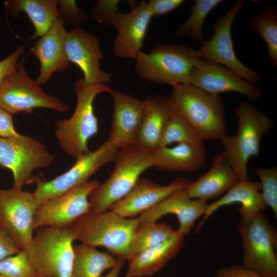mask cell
<instances>
[{
    "label": "cell",
    "instance_id": "6da1fadb",
    "mask_svg": "<svg viewBox=\"0 0 277 277\" xmlns=\"http://www.w3.org/2000/svg\"><path fill=\"white\" fill-rule=\"evenodd\" d=\"M171 110L182 118L203 142L226 134L224 108L221 97L190 84L172 87L168 96Z\"/></svg>",
    "mask_w": 277,
    "mask_h": 277
},
{
    "label": "cell",
    "instance_id": "7a4b0ae2",
    "mask_svg": "<svg viewBox=\"0 0 277 277\" xmlns=\"http://www.w3.org/2000/svg\"><path fill=\"white\" fill-rule=\"evenodd\" d=\"M76 105L68 119L58 120L55 123V135L63 150L75 158L90 152L88 143L98 133V119L94 112L93 103L100 94L109 93L108 85H90L82 78L74 84Z\"/></svg>",
    "mask_w": 277,
    "mask_h": 277
},
{
    "label": "cell",
    "instance_id": "3957f363",
    "mask_svg": "<svg viewBox=\"0 0 277 277\" xmlns=\"http://www.w3.org/2000/svg\"><path fill=\"white\" fill-rule=\"evenodd\" d=\"M153 150L135 145L119 149L109 177L89 195L90 213L106 211L133 188L141 174L153 167Z\"/></svg>",
    "mask_w": 277,
    "mask_h": 277
},
{
    "label": "cell",
    "instance_id": "277c9868",
    "mask_svg": "<svg viewBox=\"0 0 277 277\" xmlns=\"http://www.w3.org/2000/svg\"><path fill=\"white\" fill-rule=\"evenodd\" d=\"M238 131L234 135L225 134L220 139L226 160L236 172L239 181L249 180V160L259 155L261 140L272 128L271 120L249 103L244 101L234 110Z\"/></svg>",
    "mask_w": 277,
    "mask_h": 277
},
{
    "label": "cell",
    "instance_id": "5b68a950",
    "mask_svg": "<svg viewBox=\"0 0 277 277\" xmlns=\"http://www.w3.org/2000/svg\"><path fill=\"white\" fill-rule=\"evenodd\" d=\"M200 58L196 50L184 45L157 44L148 53L141 51L135 69L142 78L172 87L190 84L192 69Z\"/></svg>",
    "mask_w": 277,
    "mask_h": 277
},
{
    "label": "cell",
    "instance_id": "8992f818",
    "mask_svg": "<svg viewBox=\"0 0 277 277\" xmlns=\"http://www.w3.org/2000/svg\"><path fill=\"white\" fill-rule=\"evenodd\" d=\"M140 220L138 217L126 218L107 210L88 213L76 220L69 227L75 240L82 244L106 248L117 258L127 260L128 246Z\"/></svg>",
    "mask_w": 277,
    "mask_h": 277
},
{
    "label": "cell",
    "instance_id": "52a82bcc",
    "mask_svg": "<svg viewBox=\"0 0 277 277\" xmlns=\"http://www.w3.org/2000/svg\"><path fill=\"white\" fill-rule=\"evenodd\" d=\"M25 250L38 277H70L75 240L70 227L39 228Z\"/></svg>",
    "mask_w": 277,
    "mask_h": 277
},
{
    "label": "cell",
    "instance_id": "ba28073f",
    "mask_svg": "<svg viewBox=\"0 0 277 277\" xmlns=\"http://www.w3.org/2000/svg\"><path fill=\"white\" fill-rule=\"evenodd\" d=\"M237 228L242 242V266L260 277H277V233L267 216L260 212Z\"/></svg>",
    "mask_w": 277,
    "mask_h": 277
},
{
    "label": "cell",
    "instance_id": "9c48e42d",
    "mask_svg": "<svg viewBox=\"0 0 277 277\" xmlns=\"http://www.w3.org/2000/svg\"><path fill=\"white\" fill-rule=\"evenodd\" d=\"M54 160L47 147L36 138L19 133L0 137V166L11 171L15 188L22 189L34 182L33 171L49 167Z\"/></svg>",
    "mask_w": 277,
    "mask_h": 277
},
{
    "label": "cell",
    "instance_id": "30bf717a",
    "mask_svg": "<svg viewBox=\"0 0 277 277\" xmlns=\"http://www.w3.org/2000/svg\"><path fill=\"white\" fill-rule=\"evenodd\" d=\"M118 150L117 146L107 139L96 149L76 158L69 170L51 180L44 181L36 176V189L33 194L38 205L88 182L102 166L114 162Z\"/></svg>",
    "mask_w": 277,
    "mask_h": 277
},
{
    "label": "cell",
    "instance_id": "8fae6325",
    "mask_svg": "<svg viewBox=\"0 0 277 277\" xmlns=\"http://www.w3.org/2000/svg\"><path fill=\"white\" fill-rule=\"evenodd\" d=\"M0 107L12 114L32 113L36 108L60 113L69 109L68 105L46 93L36 80L29 77L22 62L4 80L0 87Z\"/></svg>",
    "mask_w": 277,
    "mask_h": 277
},
{
    "label": "cell",
    "instance_id": "7c38bea8",
    "mask_svg": "<svg viewBox=\"0 0 277 277\" xmlns=\"http://www.w3.org/2000/svg\"><path fill=\"white\" fill-rule=\"evenodd\" d=\"M244 3V1H238L217 19L213 26L212 37L205 41L196 52L200 59L223 65L245 80L254 84L260 81L262 76L239 61L231 36L232 24Z\"/></svg>",
    "mask_w": 277,
    "mask_h": 277
},
{
    "label": "cell",
    "instance_id": "4fadbf2b",
    "mask_svg": "<svg viewBox=\"0 0 277 277\" xmlns=\"http://www.w3.org/2000/svg\"><path fill=\"white\" fill-rule=\"evenodd\" d=\"M38 206L33 192L0 188V226L22 250L32 239Z\"/></svg>",
    "mask_w": 277,
    "mask_h": 277
},
{
    "label": "cell",
    "instance_id": "5bb4252c",
    "mask_svg": "<svg viewBox=\"0 0 277 277\" xmlns=\"http://www.w3.org/2000/svg\"><path fill=\"white\" fill-rule=\"evenodd\" d=\"M100 183H87L39 205L34 218V228L45 226L68 227L80 217L90 212L89 195Z\"/></svg>",
    "mask_w": 277,
    "mask_h": 277
},
{
    "label": "cell",
    "instance_id": "9a60e30c",
    "mask_svg": "<svg viewBox=\"0 0 277 277\" xmlns=\"http://www.w3.org/2000/svg\"><path fill=\"white\" fill-rule=\"evenodd\" d=\"M64 49L69 61L82 71L85 83L90 85H107L111 74L101 69L100 61L104 58L99 39L81 27L68 31Z\"/></svg>",
    "mask_w": 277,
    "mask_h": 277
},
{
    "label": "cell",
    "instance_id": "2e32d148",
    "mask_svg": "<svg viewBox=\"0 0 277 277\" xmlns=\"http://www.w3.org/2000/svg\"><path fill=\"white\" fill-rule=\"evenodd\" d=\"M190 84L212 95L236 92L253 101L262 95L256 86L245 80L230 69L201 59L197 61L192 70Z\"/></svg>",
    "mask_w": 277,
    "mask_h": 277
},
{
    "label": "cell",
    "instance_id": "e0dca14e",
    "mask_svg": "<svg viewBox=\"0 0 277 277\" xmlns=\"http://www.w3.org/2000/svg\"><path fill=\"white\" fill-rule=\"evenodd\" d=\"M131 10L120 12L115 28L117 33L113 43V53L120 58L135 60L141 49L152 17L147 2H131Z\"/></svg>",
    "mask_w": 277,
    "mask_h": 277
},
{
    "label": "cell",
    "instance_id": "ac0fdd59",
    "mask_svg": "<svg viewBox=\"0 0 277 277\" xmlns=\"http://www.w3.org/2000/svg\"><path fill=\"white\" fill-rule=\"evenodd\" d=\"M190 183L186 179L177 178L162 186L149 179L140 177L130 191L109 210L124 217L134 218L174 192L186 189Z\"/></svg>",
    "mask_w": 277,
    "mask_h": 277
},
{
    "label": "cell",
    "instance_id": "d6986e66",
    "mask_svg": "<svg viewBox=\"0 0 277 277\" xmlns=\"http://www.w3.org/2000/svg\"><path fill=\"white\" fill-rule=\"evenodd\" d=\"M109 93L113 100V111L108 139L118 149L136 145L144 101L112 88Z\"/></svg>",
    "mask_w": 277,
    "mask_h": 277
},
{
    "label": "cell",
    "instance_id": "ffe728a7",
    "mask_svg": "<svg viewBox=\"0 0 277 277\" xmlns=\"http://www.w3.org/2000/svg\"><path fill=\"white\" fill-rule=\"evenodd\" d=\"M64 24L58 18L31 49L40 63L39 73L36 81L41 85H45L54 73L66 70L69 65L64 49L68 31Z\"/></svg>",
    "mask_w": 277,
    "mask_h": 277
},
{
    "label": "cell",
    "instance_id": "44dd1931",
    "mask_svg": "<svg viewBox=\"0 0 277 277\" xmlns=\"http://www.w3.org/2000/svg\"><path fill=\"white\" fill-rule=\"evenodd\" d=\"M207 206L206 201L190 198L184 189L144 211L138 218L142 222H156L167 214H174L179 222L177 230L185 235L190 232L195 221L204 214Z\"/></svg>",
    "mask_w": 277,
    "mask_h": 277
},
{
    "label": "cell",
    "instance_id": "7402d4cb",
    "mask_svg": "<svg viewBox=\"0 0 277 277\" xmlns=\"http://www.w3.org/2000/svg\"><path fill=\"white\" fill-rule=\"evenodd\" d=\"M260 182L249 180L239 181L226 193L217 201L207 205L203 218L199 224V230L205 221L221 207L233 203H240L239 211L241 222H246L256 214L267 209V205L261 192Z\"/></svg>",
    "mask_w": 277,
    "mask_h": 277
},
{
    "label": "cell",
    "instance_id": "603a6c76",
    "mask_svg": "<svg viewBox=\"0 0 277 277\" xmlns=\"http://www.w3.org/2000/svg\"><path fill=\"white\" fill-rule=\"evenodd\" d=\"M184 235L177 230L162 243L128 258L126 277L151 276L160 271L181 250Z\"/></svg>",
    "mask_w": 277,
    "mask_h": 277
},
{
    "label": "cell",
    "instance_id": "cb8c5ba5",
    "mask_svg": "<svg viewBox=\"0 0 277 277\" xmlns=\"http://www.w3.org/2000/svg\"><path fill=\"white\" fill-rule=\"evenodd\" d=\"M238 181L236 172L222 152L214 159L211 168L190 182L185 190L190 198L207 201L226 192Z\"/></svg>",
    "mask_w": 277,
    "mask_h": 277
},
{
    "label": "cell",
    "instance_id": "d4e9b609",
    "mask_svg": "<svg viewBox=\"0 0 277 277\" xmlns=\"http://www.w3.org/2000/svg\"><path fill=\"white\" fill-rule=\"evenodd\" d=\"M154 166L164 171L192 172L205 163L203 143H182L173 147H159L153 150Z\"/></svg>",
    "mask_w": 277,
    "mask_h": 277
},
{
    "label": "cell",
    "instance_id": "484cf974",
    "mask_svg": "<svg viewBox=\"0 0 277 277\" xmlns=\"http://www.w3.org/2000/svg\"><path fill=\"white\" fill-rule=\"evenodd\" d=\"M144 101L136 145L154 150L159 147L163 128L171 112V109L168 96H150Z\"/></svg>",
    "mask_w": 277,
    "mask_h": 277
},
{
    "label": "cell",
    "instance_id": "4316f807",
    "mask_svg": "<svg viewBox=\"0 0 277 277\" xmlns=\"http://www.w3.org/2000/svg\"><path fill=\"white\" fill-rule=\"evenodd\" d=\"M6 11L17 17L24 12L32 22L35 31L29 37L32 40L44 35L58 18L57 0H8L4 2Z\"/></svg>",
    "mask_w": 277,
    "mask_h": 277
},
{
    "label": "cell",
    "instance_id": "83f0119b",
    "mask_svg": "<svg viewBox=\"0 0 277 277\" xmlns=\"http://www.w3.org/2000/svg\"><path fill=\"white\" fill-rule=\"evenodd\" d=\"M74 259L70 277H101L111 269L118 258L84 244L73 246Z\"/></svg>",
    "mask_w": 277,
    "mask_h": 277
},
{
    "label": "cell",
    "instance_id": "f1b7e54d",
    "mask_svg": "<svg viewBox=\"0 0 277 277\" xmlns=\"http://www.w3.org/2000/svg\"><path fill=\"white\" fill-rule=\"evenodd\" d=\"M175 231L165 223L140 221L129 244L127 260L132 254L162 243Z\"/></svg>",
    "mask_w": 277,
    "mask_h": 277
},
{
    "label": "cell",
    "instance_id": "f546056e",
    "mask_svg": "<svg viewBox=\"0 0 277 277\" xmlns=\"http://www.w3.org/2000/svg\"><path fill=\"white\" fill-rule=\"evenodd\" d=\"M251 29L266 43L269 59L277 67V9L275 6L266 7L249 22Z\"/></svg>",
    "mask_w": 277,
    "mask_h": 277
},
{
    "label": "cell",
    "instance_id": "4dcf8cb0",
    "mask_svg": "<svg viewBox=\"0 0 277 277\" xmlns=\"http://www.w3.org/2000/svg\"><path fill=\"white\" fill-rule=\"evenodd\" d=\"M222 0H196L191 7V13L187 19L176 31V36H188L202 44L205 40L203 26L208 15L223 3Z\"/></svg>",
    "mask_w": 277,
    "mask_h": 277
},
{
    "label": "cell",
    "instance_id": "1f68e13d",
    "mask_svg": "<svg viewBox=\"0 0 277 277\" xmlns=\"http://www.w3.org/2000/svg\"><path fill=\"white\" fill-rule=\"evenodd\" d=\"M182 143H198L203 142L186 122L171 110L163 128L158 148Z\"/></svg>",
    "mask_w": 277,
    "mask_h": 277
},
{
    "label": "cell",
    "instance_id": "d6a6232c",
    "mask_svg": "<svg viewBox=\"0 0 277 277\" xmlns=\"http://www.w3.org/2000/svg\"><path fill=\"white\" fill-rule=\"evenodd\" d=\"M0 274L5 277H38L24 249L0 261Z\"/></svg>",
    "mask_w": 277,
    "mask_h": 277
},
{
    "label": "cell",
    "instance_id": "836d02e7",
    "mask_svg": "<svg viewBox=\"0 0 277 277\" xmlns=\"http://www.w3.org/2000/svg\"><path fill=\"white\" fill-rule=\"evenodd\" d=\"M255 173L260 178L263 198L277 217V168H258Z\"/></svg>",
    "mask_w": 277,
    "mask_h": 277
},
{
    "label": "cell",
    "instance_id": "e575fe53",
    "mask_svg": "<svg viewBox=\"0 0 277 277\" xmlns=\"http://www.w3.org/2000/svg\"><path fill=\"white\" fill-rule=\"evenodd\" d=\"M118 0H100L92 10L93 19L102 25L115 28L120 11Z\"/></svg>",
    "mask_w": 277,
    "mask_h": 277
},
{
    "label": "cell",
    "instance_id": "d590c367",
    "mask_svg": "<svg viewBox=\"0 0 277 277\" xmlns=\"http://www.w3.org/2000/svg\"><path fill=\"white\" fill-rule=\"evenodd\" d=\"M58 18L64 23L80 25L87 21L88 16L85 12L74 0L58 1Z\"/></svg>",
    "mask_w": 277,
    "mask_h": 277
},
{
    "label": "cell",
    "instance_id": "8d00e7d4",
    "mask_svg": "<svg viewBox=\"0 0 277 277\" xmlns=\"http://www.w3.org/2000/svg\"><path fill=\"white\" fill-rule=\"evenodd\" d=\"M184 3L183 0H150L148 7L152 17L167 14Z\"/></svg>",
    "mask_w": 277,
    "mask_h": 277
},
{
    "label": "cell",
    "instance_id": "74e56055",
    "mask_svg": "<svg viewBox=\"0 0 277 277\" xmlns=\"http://www.w3.org/2000/svg\"><path fill=\"white\" fill-rule=\"evenodd\" d=\"M24 49V45H19L10 55L0 61V87L5 78L15 69L18 60Z\"/></svg>",
    "mask_w": 277,
    "mask_h": 277
},
{
    "label": "cell",
    "instance_id": "f35d334b",
    "mask_svg": "<svg viewBox=\"0 0 277 277\" xmlns=\"http://www.w3.org/2000/svg\"><path fill=\"white\" fill-rule=\"evenodd\" d=\"M22 249L0 226V261L19 253Z\"/></svg>",
    "mask_w": 277,
    "mask_h": 277
},
{
    "label": "cell",
    "instance_id": "ab89813d",
    "mask_svg": "<svg viewBox=\"0 0 277 277\" xmlns=\"http://www.w3.org/2000/svg\"><path fill=\"white\" fill-rule=\"evenodd\" d=\"M18 134L14 126L12 114L0 107V137H7Z\"/></svg>",
    "mask_w": 277,
    "mask_h": 277
},
{
    "label": "cell",
    "instance_id": "60d3db41",
    "mask_svg": "<svg viewBox=\"0 0 277 277\" xmlns=\"http://www.w3.org/2000/svg\"><path fill=\"white\" fill-rule=\"evenodd\" d=\"M214 277H260L242 266L233 265L223 267Z\"/></svg>",
    "mask_w": 277,
    "mask_h": 277
},
{
    "label": "cell",
    "instance_id": "b9f144b4",
    "mask_svg": "<svg viewBox=\"0 0 277 277\" xmlns=\"http://www.w3.org/2000/svg\"><path fill=\"white\" fill-rule=\"evenodd\" d=\"M125 260L118 258L115 265L110 270V272L105 276L101 277H118L122 268L125 264Z\"/></svg>",
    "mask_w": 277,
    "mask_h": 277
},
{
    "label": "cell",
    "instance_id": "7bdbcfd3",
    "mask_svg": "<svg viewBox=\"0 0 277 277\" xmlns=\"http://www.w3.org/2000/svg\"><path fill=\"white\" fill-rule=\"evenodd\" d=\"M0 277H5V276H4L3 275L0 274Z\"/></svg>",
    "mask_w": 277,
    "mask_h": 277
}]
</instances>
